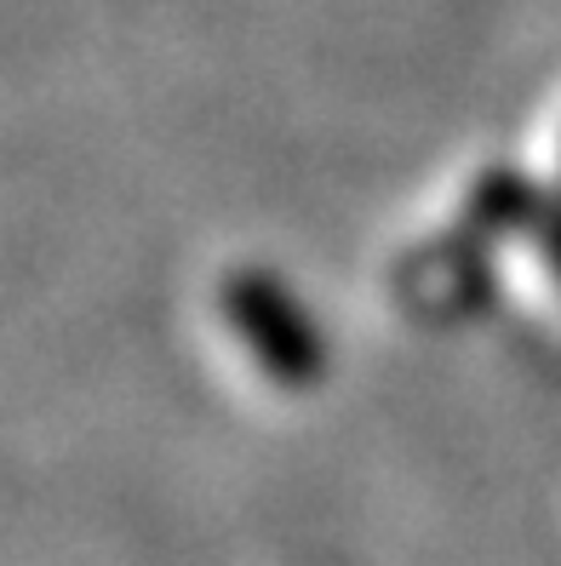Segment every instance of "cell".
Segmentation results:
<instances>
[{
  "label": "cell",
  "instance_id": "cell-3",
  "mask_svg": "<svg viewBox=\"0 0 561 566\" xmlns=\"http://www.w3.org/2000/svg\"><path fill=\"white\" fill-rule=\"evenodd\" d=\"M492 304L521 326H561V201L539 189L492 252Z\"/></svg>",
  "mask_w": 561,
  "mask_h": 566
},
{
  "label": "cell",
  "instance_id": "cell-1",
  "mask_svg": "<svg viewBox=\"0 0 561 566\" xmlns=\"http://www.w3.org/2000/svg\"><path fill=\"white\" fill-rule=\"evenodd\" d=\"M533 201L521 160L470 155L441 172L424 207L384 258V292L395 315L418 326H458L492 304V252Z\"/></svg>",
  "mask_w": 561,
  "mask_h": 566
},
{
  "label": "cell",
  "instance_id": "cell-2",
  "mask_svg": "<svg viewBox=\"0 0 561 566\" xmlns=\"http://www.w3.org/2000/svg\"><path fill=\"white\" fill-rule=\"evenodd\" d=\"M201 332L218 366L263 401H304L326 378V332L281 270L229 258L201 286Z\"/></svg>",
  "mask_w": 561,
  "mask_h": 566
},
{
  "label": "cell",
  "instance_id": "cell-4",
  "mask_svg": "<svg viewBox=\"0 0 561 566\" xmlns=\"http://www.w3.org/2000/svg\"><path fill=\"white\" fill-rule=\"evenodd\" d=\"M527 184H533L539 195H550V201H561V104L539 115L533 138H527V149L516 155Z\"/></svg>",
  "mask_w": 561,
  "mask_h": 566
}]
</instances>
